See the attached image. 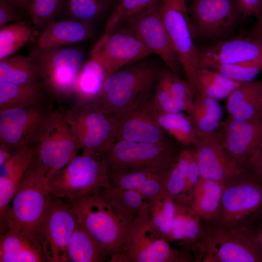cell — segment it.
<instances>
[{
	"instance_id": "44dd1931",
	"label": "cell",
	"mask_w": 262,
	"mask_h": 262,
	"mask_svg": "<svg viewBox=\"0 0 262 262\" xmlns=\"http://www.w3.org/2000/svg\"><path fill=\"white\" fill-rule=\"evenodd\" d=\"M230 156L245 168L253 152L262 142V120L258 117L245 121L227 118L216 131Z\"/></svg>"
},
{
	"instance_id": "1f68e13d",
	"label": "cell",
	"mask_w": 262,
	"mask_h": 262,
	"mask_svg": "<svg viewBox=\"0 0 262 262\" xmlns=\"http://www.w3.org/2000/svg\"><path fill=\"white\" fill-rule=\"evenodd\" d=\"M47 94L40 82L23 84L0 83V110L44 104Z\"/></svg>"
},
{
	"instance_id": "60d3db41",
	"label": "cell",
	"mask_w": 262,
	"mask_h": 262,
	"mask_svg": "<svg viewBox=\"0 0 262 262\" xmlns=\"http://www.w3.org/2000/svg\"><path fill=\"white\" fill-rule=\"evenodd\" d=\"M212 69L234 81L240 82H249L254 81L262 70V59L220 66Z\"/></svg>"
},
{
	"instance_id": "db71d44e",
	"label": "cell",
	"mask_w": 262,
	"mask_h": 262,
	"mask_svg": "<svg viewBox=\"0 0 262 262\" xmlns=\"http://www.w3.org/2000/svg\"><path fill=\"white\" fill-rule=\"evenodd\" d=\"M9 3L15 8H21L26 6L29 4L26 0H6Z\"/></svg>"
},
{
	"instance_id": "277c9868",
	"label": "cell",
	"mask_w": 262,
	"mask_h": 262,
	"mask_svg": "<svg viewBox=\"0 0 262 262\" xmlns=\"http://www.w3.org/2000/svg\"><path fill=\"white\" fill-rule=\"evenodd\" d=\"M35 143L46 185L52 175L69 164L80 150L74 131L73 110H49Z\"/></svg>"
},
{
	"instance_id": "7dc6e473",
	"label": "cell",
	"mask_w": 262,
	"mask_h": 262,
	"mask_svg": "<svg viewBox=\"0 0 262 262\" xmlns=\"http://www.w3.org/2000/svg\"><path fill=\"white\" fill-rule=\"evenodd\" d=\"M19 14L15 7L6 0H0V27L11 21L17 20L19 18Z\"/></svg>"
},
{
	"instance_id": "52a82bcc",
	"label": "cell",
	"mask_w": 262,
	"mask_h": 262,
	"mask_svg": "<svg viewBox=\"0 0 262 262\" xmlns=\"http://www.w3.org/2000/svg\"><path fill=\"white\" fill-rule=\"evenodd\" d=\"M110 184L109 171L101 158L82 154L53 174L46 188L50 195L69 201L99 193Z\"/></svg>"
},
{
	"instance_id": "8992f818",
	"label": "cell",
	"mask_w": 262,
	"mask_h": 262,
	"mask_svg": "<svg viewBox=\"0 0 262 262\" xmlns=\"http://www.w3.org/2000/svg\"><path fill=\"white\" fill-rule=\"evenodd\" d=\"M196 252L201 262H262L253 227L226 228L207 224Z\"/></svg>"
},
{
	"instance_id": "cb8c5ba5",
	"label": "cell",
	"mask_w": 262,
	"mask_h": 262,
	"mask_svg": "<svg viewBox=\"0 0 262 262\" xmlns=\"http://www.w3.org/2000/svg\"><path fill=\"white\" fill-rule=\"evenodd\" d=\"M0 262H47L41 234L7 231L0 235Z\"/></svg>"
},
{
	"instance_id": "f907efd6",
	"label": "cell",
	"mask_w": 262,
	"mask_h": 262,
	"mask_svg": "<svg viewBox=\"0 0 262 262\" xmlns=\"http://www.w3.org/2000/svg\"><path fill=\"white\" fill-rule=\"evenodd\" d=\"M253 229L262 255V220L255 223L253 226Z\"/></svg>"
},
{
	"instance_id": "4dcf8cb0",
	"label": "cell",
	"mask_w": 262,
	"mask_h": 262,
	"mask_svg": "<svg viewBox=\"0 0 262 262\" xmlns=\"http://www.w3.org/2000/svg\"><path fill=\"white\" fill-rule=\"evenodd\" d=\"M68 262H103L109 260L107 252L79 223L69 240Z\"/></svg>"
},
{
	"instance_id": "ffe728a7",
	"label": "cell",
	"mask_w": 262,
	"mask_h": 262,
	"mask_svg": "<svg viewBox=\"0 0 262 262\" xmlns=\"http://www.w3.org/2000/svg\"><path fill=\"white\" fill-rule=\"evenodd\" d=\"M150 99L126 113L115 115L116 121V141L172 143L167 132L158 124L157 111Z\"/></svg>"
},
{
	"instance_id": "5bb4252c",
	"label": "cell",
	"mask_w": 262,
	"mask_h": 262,
	"mask_svg": "<svg viewBox=\"0 0 262 262\" xmlns=\"http://www.w3.org/2000/svg\"><path fill=\"white\" fill-rule=\"evenodd\" d=\"M77 223L69 202L50 195L41 227L47 262H68L67 246Z\"/></svg>"
},
{
	"instance_id": "ac0fdd59",
	"label": "cell",
	"mask_w": 262,
	"mask_h": 262,
	"mask_svg": "<svg viewBox=\"0 0 262 262\" xmlns=\"http://www.w3.org/2000/svg\"><path fill=\"white\" fill-rule=\"evenodd\" d=\"M262 59V40L251 33L198 47V67H215Z\"/></svg>"
},
{
	"instance_id": "e575fe53",
	"label": "cell",
	"mask_w": 262,
	"mask_h": 262,
	"mask_svg": "<svg viewBox=\"0 0 262 262\" xmlns=\"http://www.w3.org/2000/svg\"><path fill=\"white\" fill-rule=\"evenodd\" d=\"M241 83L209 68H199L195 79L196 92L216 100L227 98Z\"/></svg>"
},
{
	"instance_id": "d6986e66",
	"label": "cell",
	"mask_w": 262,
	"mask_h": 262,
	"mask_svg": "<svg viewBox=\"0 0 262 262\" xmlns=\"http://www.w3.org/2000/svg\"><path fill=\"white\" fill-rule=\"evenodd\" d=\"M194 152L200 177L224 185L246 169L228 153L216 131L198 138Z\"/></svg>"
},
{
	"instance_id": "8d00e7d4",
	"label": "cell",
	"mask_w": 262,
	"mask_h": 262,
	"mask_svg": "<svg viewBox=\"0 0 262 262\" xmlns=\"http://www.w3.org/2000/svg\"><path fill=\"white\" fill-rule=\"evenodd\" d=\"M193 154V150L188 148L181 150L169 169L162 195L171 197L176 203L179 202L184 192Z\"/></svg>"
},
{
	"instance_id": "74e56055",
	"label": "cell",
	"mask_w": 262,
	"mask_h": 262,
	"mask_svg": "<svg viewBox=\"0 0 262 262\" xmlns=\"http://www.w3.org/2000/svg\"><path fill=\"white\" fill-rule=\"evenodd\" d=\"M32 37L31 29L22 21L0 28V59L13 54Z\"/></svg>"
},
{
	"instance_id": "4fadbf2b",
	"label": "cell",
	"mask_w": 262,
	"mask_h": 262,
	"mask_svg": "<svg viewBox=\"0 0 262 262\" xmlns=\"http://www.w3.org/2000/svg\"><path fill=\"white\" fill-rule=\"evenodd\" d=\"M188 10L195 36L216 42L227 39L242 16L235 0H191Z\"/></svg>"
},
{
	"instance_id": "7a4b0ae2",
	"label": "cell",
	"mask_w": 262,
	"mask_h": 262,
	"mask_svg": "<svg viewBox=\"0 0 262 262\" xmlns=\"http://www.w3.org/2000/svg\"><path fill=\"white\" fill-rule=\"evenodd\" d=\"M77 220L107 252L110 258L120 253L131 224L99 193L67 201Z\"/></svg>"
},
{
	"instance_id": "f546056e",
	"label": "cell",
	"mask_w": 262,
	"mask_h": 262,
	"mask_svg": "<svg viewBox=\"0 0 262 262\" xmlns=\"http://www.w3.org/2000/svg\"><path fill=\"white\" fill-rule=\"evenodd\" d=\"M222 115V109L216 99L196 92L188 116L198 138L216 131Z\"/></svg>"
},
{
	"instance_id": "ee69618b",
	"label": "cell",
	"mask_w": 262,
	"mask_h": 262,
	"mask_svg": "<svg viewBox=\"0 0 262 262\" xmlns=\"http://www.w3.org/2000/svg\"><path fill=\"white\" fill-rule=\"evenodd\" d=\"M61 2L62 0H30L29 9L33 23L40 25L50 20Z\"/></svg>"
},
{
	"instance_id": "9c48e42d",
	"label": "cell",
	"mask_w": 262,
	"mask_h": 262,
	"mask_svg": "<svg viewBox=\"0 0 262 262\" xmlns=\"http://www.w3.org/2000/svg\"><path fill=\"white\" fill-rule=\"evenodd\" d=\"M38 70L40 82L55 98L74 95L78 75L83 65L79 49L57 47L34 49L29 54Z\"/></svg>"
},
{
	"instance_id": "30bf717a",
	"label": "cell",
	"mask_w": 262,
	"mask_h": 262,
	"mask_svg": "<svg viewBox=\"0 0 262 262\" xmlns=\"http://www.w3.org/2000/svg\"><path fill=\"white\" fill-rule=\"evenodd\" d=\"M162 18L167 34L182 68L187 81L194 93L196 75L198 67V47L186 0H161Z\"/></svg>"
},
{
	"instance_id": "7402d4cb",
	"label": "cell",
	"mask_w": 262,
	"mask_h": 262,
	"mask_svg": "<svg viewBox=\"0 0 262 262\" xmlns=\"http://www.w3.org/2000/svg\"><path fill=\"white\" fill-rule=\"evenodd\" d=\"M37 156V144L25 147L14 153L0 166V232L7 231L11 204L21 181Z\"/></svg>"
},
{
	"instance_id": "d590c367",
	"label": "cell",
	"mask_w": 262,
	"mask_h": 262,
	"mask_svg": "<svg viewBox=\"0 0 262 262\" xmlns=\"http://www.w3.org/2000/svg\"><path fill=\"white\" fill-rule=\"evenodd\" d=\"M157 121L167 134L172 136L180 144L196 147L198 138L188 116L182 112L159 113L157 112Z\"/></svg>"
},
{
	"instance_id": "4316f807",
	"label": "cell",
	"mask_w": 262,
	"mask_h": 262,
	"mask_svg": "<svg viewBox=\"0 0 262 262\" xmlns=\"http://www.w3.org/2000/svg\"><path fill=\"white\" fill-rule=\"evenodd\" d=\"M204 230L201 219L190 206L176 203L175 217L168 242L177 243L190 249L199 242Z\"/></svg>"
},
{
	"instance_id": "484cf974",
	"label": "cell",
	"mask_w": 262,
	"mask_h": 262,
	"mask_svg": "<svg viewBox=\"0 0 262 262\" xmlns=\"http://www.w3.org/2000/svg\"><path fill=\"white\" fill-rule=\"evenodd\" d=\"M89 25L76 20H66L49 24L40 36L37 48L61 47L85 41L91 36Z\"/></svg>"
},
{
	"instance_id": "f35d334b",
	"label": "cell",
	"mask_w": 262,
	"mask_h": 262,
	"mask_svg": "<svg viewBox=\"0 0 262 262\" xmlns=\"http://www.w3.org/2000/svg\"><path fill=\"white\" fill-rule=\"evenodd\" d=\"M176 203L164 195L154 203L151 202L149 217L154 228L167 241L170 234L175 214Z\"/></svg>"
},
{
	"instance_id": "b9f144b4",
	"label": "cell",
	"mask_w": 262,
	"mask_h": 262,
	"mask_svg": "<svg viewBox=\"0 0 262 262\" xmlns=\"http://www.w3.org/2000/svg\"><path fill=\"white\" fill-rule=\"evenodd\" d=\"M148 169H129L109 172L111 183L125 189L139 191L154 172Z\"/></svg>"
},
{
	"instance_id": "5b68a950",
	"label": "cell",
	"mask_w": 262,
	"mask_h": 262,
	"mask_svg": "<svg viewBox=\"0 0 262 262\" xmlns=\"http://www.w3.org/2000/svg\"><path fill=\"white\" fill-rule=\"evenodd\" d=\"M50 196L46 188L44 169L36 156L12 201L7 231L41 234Z\"/></svg>"
},
{
	"instance_id": "c3c4849f",
	"label": "cell",
	"mask_w": 262,
	"mask_h": 262,
	"mask_svg": "<svg viewBox=\"0 0 262 262\" xmlns=\"http://www.w3.org/2000/svg\"><path fill=\"white\" fill-rule=\"evenodd\" d=\"M245 168L262 180V142L249 158Z\"/></svg>"
},
{
	"instance_id": "e0dca14e",
	"label": "cell",
	"mask_w": 262,
	"mask_h": 262,
	"mask_svg": "<svg viewBox=\"0 0 262 262\" xmlns=\"http://www.w3.org/2000/svg\"><path fill=\"white\" fill-rule=\"evenodd\" d=\"M123 22L151 54L159 56L169 70L179 75L181 66L162 18L160 1L153 7Z\"/></svg>"
},
{
	"instance_id": "d4e9b609",
	"label": "cell",
	"mask_w": 262,
	"mask_h": 262,
	"mask_svg": "<svg viewBox=\"0 0 262 262\" xmlns=\"http://www.w3.org/2000/svg\"><path fill=\"white\" fill-rule=\"evenodd\" d=\"M108 78V73L102 62L98 57L91 53L90 59L83 64L76 80L74 93L76 103L74 108L95 103Z\"/></svg>"
},
{
	"instance_id": "f1b7e54d",
	"label": "cell",
	"mask_w": 262,
	"mask_h": 262,
	"mask_svg": "<svg viewBox=\"0 0 262 262\" xmlns=\"http://www.w3.org/2000/svg\"><path fill=\"white\" fill-rule=\"evenodd\" d=\"M261 81L242 82L227 97L228 119L248 120L257 116V104Z\"/></svg>"
},
{
	"instance_id": "3957f363",
	"label": "cell",
	"mask_w": 262,
	"mask_h": 262,
	"mask_svg": "<svg viewBox=\"0 0 262 262\" xmlns=\"http://www.w3.org/2000/svg\"><path fill=\"white\" fill-rule=\"evenodd\" d=\"M261 220L262 180L246 168L224 186L216 217L208 224L226 228H246L253 227Z\"/></svg>"
},
{
	"instance_id": "816d5d0a",
	"label": "cell",
	"mask_w": 262,
	"mask_h": 262,
	"mask_svg": "<svg viewBox=\"0 0 262 262\" xmlns=\"http://www.w3.org/2000/svg\"><path fill=\"white\" fill-rule=\"evenodd\" d=\"M257 19L256 25L250 33L262 40V13L257 17Z\"/></svg>"
},
{
	"instance_id": "9a60e30c",
	"label": "cell",
	"mask_w": 262,
	"mask_h": 262,
	"mask_svg": "<svg viewBox=\"0 0 262 262\" xmlns=\"http://www.w3.org/2000/svg\"><path fill=\"white\" fill-rule=\"evenodd\" d=\"M49 111L43 104L0 110V143L13 154L35 143Z\"/></svg>"
},
{
	"instance_id": "ab89813d",
	"label": "cell",
	"mask_w": 262,
	"mask_h": 262,
	"mask_svg": "<svg viewBox=\"0 0 262 262\" xmlns=\"http://www.w3.org/2000/svg\"><path fill=\"white\" fill-rule=\"evenodd\" d=\"M161 0H119L108 18L104 33L113 30L124 20L141 14L158 4Z\"/></svg>"
},
{
	"instance_id": "603a6c76",
	"label": "cell",
	"mask_w": 262,
	"mask_h": 262,
	"mask_svg": "<svg viewBox=\"0 0 262 262\" xmlns=\"http://www.w3.org/2000/svg\"><path fill=\"white\" fill-rule=\"evenodd\" d=\"M195 94L187 81L169 69L161 70L153 94L150 99L159 113L185 111L192 109Z\"/></svg>"
},
{
	"instance_id": "d6a6232c",
	"label": "cell",
	"mask_w": 262,
	"mask_h": 262,
	"mask_svg": "<svg viewBox=\"0 0 262 262\" xmlns=\"http://www.w3.org/2000/svg\"><path fill=\"white\" fill-rule=\"evenodd\" d=\"M99 194L131 224L149 202L137 190L122 189L111 183Z\"/></svg>"
},
{
	"instance_id": "836d02e7",
	"label": "cell",
	"mask_w": 262,
	"mask_h": 262,
	"mask_svg": "<svg viewBox=\"0 0 262 262\" xmlns=\"http://www.w3.org/2000/svg\"><path fill=\"white\" fill-rule=\"evenodd\" d=\"M40 82L37 67L29 55L0 59V83L23 84Z\"/></svg>"
},
{
	"instance_id": "2e32d148",
	"label": "cell",
	"mask_w": 262,
	"mask_h": 262,
	"mask_svg": "<svg viewBox=\"0 0 262 262\" xmlns=\"http://www.w3.org/2000/svg\"><path fill=\"white\" fill-rule=\"evenodd\" d=\"M91 53L102 62L108 77L121 68L152 54L136 35L125 26H117L103 33Z\"/></svg>"
},
{
	"instance_id": "f6af8a7d",
	"label": "cell",
	"mask_w": 262,
	"mask_h": 262,
	"mask_svg": "<svg viewBox=\"0 0 262 262\" xmlns=\"http://www.w3.org/2000/svg\"><path fill=\"white\" fill-rule=\"evenodd\" d=\"M170 168L154 172L139 190L138 191L150 202L154 203L162 196Z\"/></svg>"
},
{
	"instance_id": "8fae6325",
	"label": "cell",
	"mask_w": 262,
	"mask_h": 262,
	"mask_svg": "<svg viewBox=\"0 0 262 262\" xmlns=\"http://www.w3.org/2000/svg\"><path fill=\"white\" fill-rule=\"evenodd\" d=\"M179 153H177L172 143L153 144L118 140L101 159L109 172L139 168L158 171L170 168Z\"/></svg>"
},
{
	"instance_id": "7c38bea8",
	"label": "cell",
	"mask_w": 262,
	"mask_h": 262,
	"mask_svg": "<svg viewBox=\"0 0 262 262\" xmlns=\"http://www.w3.org/2000/svg\"><path fill=\"white\" fill-rule=\"evenodd\" d=\"M72 110L79 150L83 154L101 158L116 141L115 116L104 112L95 103Z\"/></svg>"
},
{
	"instance_id": "11a10c76",
	"label": "cell",
	"mask_w": 262,
	"mask_h": 262,
	"mask_svg": "<svg viewBox=\"0 0 262 262\" xmlns=\"http://www.w3.org/2000/svg\"><path fill=\"white\" fill-rule=\"evenodd\" d=\"M30 0H26V1L27 2V3L29 4V3H30Z\"/></svg>"
},
{
	"instance_id": "f5cc1de1",
	"label": "cell",
	"mask_w": 262,
	"mask_h": 262,
	"mask_svg": "<svg viewBox=\"0 0 262 262\" xmlns=\"http://www.w3.org/2000/svg\"><path fill=\"white\" fill-rule=\"evenodd\" d=\"M257 116L262 120V80L261 81V87L258 99Z\"/></svg>"
},
{
	"instance_id": "ba28073f",
	"label": "cell",
	"mask_w": 262,
	"mask_h": 262,
	"mask_svg": "<svg viewBox=\"0 0 262 262\" xmlns=\"http://www.w3.org/2000/svg\"><path fill=\"white\" fill-rule=\"evenodd\" d=\"M151 202L137 215L125 236L121 252L129 262L194 261L188 248L174 249L153 226L149 217Z\"/></svg>"
},
{
	"instance_id": "83f0119b",
	"label": "cell",
	"mask_w": 262,
	"mask_h": 262,
	"mask_svg": "<svg viewBox=\"0 0 262 262\" xmlns=\"http://www.w3.org/2000/svg\"><path fill=\"white\" fill-rule=\"evenodd\" d=\"M224 185L200 178L194 189L189 206L205 224L215 219L220 207Z\"/></svg>"
},
{
	"instance_id": "6da1fadb",
	"label": "cell",
	"mask_w": 262,
	"mask_h": 262,
	"mask_svg": "<svg viewBox=\"0 0 262 262\" xmlns=\"http://www.w3.org/2000/svg\"><path fill=\"white\" fill-rule=\"evenodd\" d=\"M142 60L127 65L109 76L94 103L107 113L119 115L149 100L161 70Z\"/></svg>"
},
{
	"instance_id": "7bdbcfd3",
	"label": "cell",
	"mask_w": 262,
	"mask_h": 262,
	"mask_svg": "<svg viewBox=\"0 0 262 262\" xmlns=\"http://www.w3.org/2000/svg\"><path fill=\"white\" fill-rule=\"evenodd\" d=\"M105 5L102 0H68L67 7L73 17L89 25L102 13Z\"/></svg>"
},
{
	"instance_id": "681fc988",
	"label": "cell",
	"mask_w": 262,
	"mask_h": 262,
	"mask_svg": "<svg viewBox=\"0 0 262 262\" xmlns=\"http://www.w3.org/2000/svg\"><path fill=\"white\" fill-rule=\"evenodd\" d=\"M11 150L4 144L0 143V166H2L13 155Z\"/></svg>"
},
{
	"instance_id": "bcb514c9",
	"label": "cell",
	"mask_w": 262,
	"mask_h": 262,
	"mask_svg": "<svg viewBox=\"0 0 262 262\" xmlns=\"http://www.w3.org/2000/svg\"><path fill=\"white\" fill-rule=\"evenodd\" d=\"M242 16L257 17L262 13V0H235Z\"/></svg>"
}]
</instances>
